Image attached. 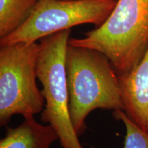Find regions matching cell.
Masks as SVG:
<instances>
[{
    "label": "cell",
    "instance_id": "cell-9",
    "mask_svg": "<svg viewBox=\"0 0 148 148\" xmlns=\"http://www.w3.org/2000/svg\"><path fill=\"white\" fill-rule=\"evenodd\" d=\"M114 119L121 121L125 127L123 148H148V132L144 131L127 116L123 110L112 112Z\"/></svg>",
    "mask_w": 148,
    "mask_h": 148
},
{
    "label": "cell",
    "instance_id": "cell-3",
    "mask_svg": "<svg viewBox=\"0 0 148 148\" xmlns=\"http://www.w3.org/2000/svg\"><path fill=\"white\" fill-rule=\"evenodd\" d=\"M71 31L64 29L40 40L36 75L45 99L40 120L55 130L62 148H83L69 114L66 56Z\"/></svg>",
    "mask_w": 148,
    "mask_h": 148
},
{
    "label": "cell",
    "instance_id": "cell-6",
    "mask_svg": "<svg viewBox=\"0 0 148 148\" xmlns=\"http://www.w3.org/2000/svg\"><path fill=\"white\" fill-rule=\"evenodd\" d=\"M123 111L148 132V49L139 63L128 73L118 75Z\"/></svg>",
    "mask_w": 148,
    "mask_h": 148
},
{
    "label": "cell",
    "instance_id": "cell-7",
    "mask_svg": "<svg viewBox=\"0 0 148 148\" xmlns=\"http://www.w3.org/2000/svg\"><path fill=\"white\" fill-rule=\"evenodd\" d=\"M57 140L58 135L51 125L41 124L29 116L16 127H7L0 148H50Z\"/></svg>",
    "mask_w": 148,
    "mask_h": 148
},
{
    "label": "cell",
    "instance_id": "cell-5",
    "mask_svg": "<svg viewBox=\"0 0 148 148\" xmlns=\"http://www.w3.org/2000/svg\"><path fill=\"white\" fill-rule=\"evenodd\" d=\"M117 0H39L28 19L0 46L32 43L56 32L82 24L100 27L115 7Z\"/></svg>",
    "mask_w": 148,
    "mask_h": 148
},
{
    "label": "cell",
    "instance_id": "cell-2",
    "mask_svg": "<svg viewBox=\"0 0 148 148\" xmlns=\"http://www.w3.org/2000/svg\"><path fill=\"white\" fill-rule=\"evenodd\" d=\"M69 45L103 53L118 75L131 71L148 49V0H117L100 27L70 38Z\"/></svg>",
    "mask_w": 148,
    "mask_h": 148
},
{
    "label": "cell",
    "instance_id": "cell-4",
    "mask_svg": "<svg viewBox=\"0 0 148 148\" xmlns=\"http://www.w3.org/2000/svg\"><path fill=\"white\" fill-rule=\"evenodd\" d=\"M38 42L0 46V125L13 115L23 117L41 112L45 99L36 84Z\"/></svg>",
    "mask_w": 148,
    "mask_h": 148
},
{
    "label": "cell",
    "instance_id": "cell-8",
    "mask_svg": "<svg viewBox=\"0 0 148 148\" xmlns=\"http://www.w3.org/2000/svg\"><path fill=\"white\" fill-rule=\"evenodd\" d=\"M39 0H0V38L21 26L32 14Z\"/></svg>",
    "mask_w": 148,
    "mask_h": 148
},
{
    "label": "cell",
    "instance_id": "cell-1",
    "mask_svg": "<svg viewBox=\"0 0 148 148\" xmlns=\"http://www.w3.org/2000/svg\"><path fill=\"white\" fill-rule=\"evenodd\" d=\"M66 71L70 117L79 136L86 130L88 115L95 109L123 110L118 74L103 53L69 45Z\"/></svg>",
    "mask_w": 148,
    "mask_h": 148
}]
</instances>
